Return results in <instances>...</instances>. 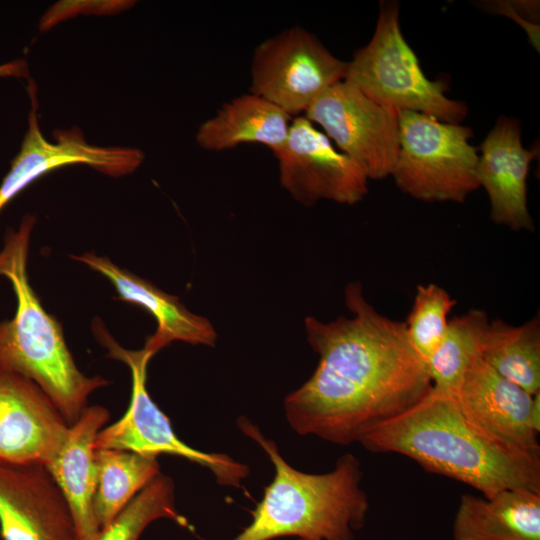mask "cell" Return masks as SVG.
Segmentation results:
<instances>
[{
	"label": "cell",
	"mask_w": 540,
	"mask_h": 540,
	"mask_svg": "<svg viewBox=\"0 0 540 540\" xmlns=\"http://www.w3.org/2000/svg\"><path fill=\"white\" fill-rule=\"evenodd\" d=\"M274 156L282 187L302 205L321 200L354 205L368 192L363 171L304 115L292 119Z\"/></svg>",
	"instance_id": "obj_10"
},
{
	"label": "cell",
	"mask_w": 540,
	"mask_h": 540,
	"mask_svg": "<svg viewBox=\"0 0 540 540\" xmlns=\"http://www.w3.org/2000/svg\"><path fill=\"white\" fill-rule=\"evenodd\" d=\"M485 311L471 309L449 319L446 333L426 361L432 387L455 395L472 362L480 357L482 341L489 325Z\"/></svg>",
	"instance_id": "obj_22"
},
{
	"label": "cell",
	"mask_w": 540,
	"mask_h": 540,
	"mask_svg": "<svg viewBox=\"0 0 540 540\" xmlns=\"http://www.w3.org/2000/svg\"><path fill=\"white\" fill-rule=\"evenodd\" d=\"M1 77H28V65L26 61L18 59L0 65Z\"/></svg>",
	"instance_id": "obj_25"
},
{
	"label": "cell",
	"mask_w": 540,
	"mask_h": 540,
	"mask_svg": "<svg viewBox=\"0 0 540 540\" xmlns=\"http://www.w3.org/2000/svg\"><path fill=\"white\" fill-rule=\"evenodd\" d=\"M97 486L93 510L100 530L160 472L156 457L117 449H95Z\"/></svg>",
	"instance_id": "obj_21"
},
{
	"label": "cell",
	"mask_w": 540,
	"mask_h": 540,
	"mask_svg": "<svg viewBox=\"0 0 540 540\" xmlns=\"http://www.w3.org/2000/svg\"><path fill=\"white\" fill-rule=\"evenodd\" d=\"M168 519L189 528V522L175 506L173 480L160 473L102 529L96 540H139L154 521Z\"/></svg>",
	"instance_id": "obj_23"
},
{
	"label": "cell",
	"mask_w": 540,
	"mask_h": 540,
	"mask_svg": "<svg viewBox=\"0 0 540 540\" xmlns=\"http://www.w3.org/2000/svg\"><path fill=\"white\" fill-rule=\"evenodd\" d=\"M92 331L108 351V357L124 362L131 371V398L127 411L115 423L106 425L97 435L95 449H117L143 456L161 454L179 456L209 469L223 486L239 488L249 468L221 453H207L185 444L171 422L153 401L146 388L147 367L154 356L145 348L128 350L119 345L102 321L95 318Z\"/></svg>",
	"instance_id": "obj_7"
},
{
	"label": "cell",
	"mask_w": 540,
	"mask_h": 540,
	"mask_svg": "<svg viewBox=\"0 0 540 540\" xmlns=\"http://www.w3.org/2000/svg\"><path fill=\"white\" fill-rule=\"evenodd\" d=\"M375 453H396L428 472L465 483L489 498L502 490L540 493V455L491 439L463 415L455 395L434 389L360 442Z\"/></svg>",
	"instance_id": "obj_2"
},
{
	"label": "cell",
	"mask_w": 540,
	"mask_h": 540,
	"mask_svg": "<svg viewBox=\"0 0 540 540\" xmlns=\"http://www.w3.org/2000/svg\"><path fill=\"white\" fill-rule=\"evenodd\" d=\"M28 92L32 105L28 129L0 185V212L28 185L56 168L83 164L119 177L134 172L143 162L144 154L140 149L90 145L76 127L55 131L56 142H49L39 128L36 86L32 80Z\"/></svg>",
	"instance_id": "obj_11"
},
{
	"label": "cell",
	"mask_w": 540,
	"mask_h": 540,
	"mask_svg": "<svg viewBox=\"0 0 540 540\" xmlns=\"http://www.w3.org/2000/svg\"><path fill=\"white\" fill-rule=\"evenodd\" d=\"M399 152L391 176L399 190L426 201L462 203L479 188L471 128L412 111L398 112Z\"/></svg>",
	"instance_id": "obj_6"
},
{
	"label": "cell",
	"mask_w": 540,
	"mask_h": 540,
	"mask_svg": "<svg viewBox=\"0 0 540 540\" xmlns=\"http://www.w3.org/2000/svg\"><path fill=\"white\" fill-rule=\"evenodd\" d=\"M519 4V7H520V12H528L529 14H532V15H536V12L538 13V11H536V2H533V4H530L531 2H528V1H521V2H518ZM506 7H508V9H504L502 7H500V9H504V10H507L509 12H513V13H510L509 16L512 17V16H516L515 13L518 12L516 9H512L510 7L509 4L505 3L504 4ZM499 6V5H498ZM516 18L517 20H522V21H525L521 16H520V13L514 17Z\"/></svg>",
	"instance_id": "obj_26"
},
{
	"label": "cell",
	"mask_w": 540,
	"mask_h": 540,
	"mask_svg": "<svg viewBox=\"0 0 540 540\" xmlns=\"http://www.w3.org/2000/svg\"><path fill=\"white\" fill-rule=\"evenodd\" d=\"M292 118L253 93L224 103L197 130L196 142L207 151H224L245 143L268 147L273 154L285 143Z\"/></svg>",
	"instance_id": "obj_19"
},
{
	"label": "cell",
	"mask_w": 540,
	"mask_h": 540,
	"mask_svg": "<svg viewBox=\"0 0 540 540\" xmlns=\"http://www.w3.org/2000/svg\"><path fill=\"white\" fill-rule=\"evenodd\" d=\"M476 177L488 195L490 217L514 231H533L527 176L538 150H527L516 118L501 116L480 145Z\"/></svg>",
	"instance_id": "obj_15"
},
{
	"label": "cell",
	"mask_w": 540,
	"mask_h": 540,
	"mask_svg": "<svg viewBox=\"0 0 540 540\" xmlns=\"http://www.w3.org/2000/svg\"><path fill=\"white\" fill-rule=\"evenodd\" d=\"M346 72L347 62L335 57L310 32L294 26L255 48L250 93L296 117L344 80Z\"/></svg>",
	"instance_id": "obj_8"
},
{
	"label": "cell",
	"mask_w": 540,
	"mask_h": 540,
	"mask_svg": "<svg viewBox=\"0 0 540 540\" xmlns=\"http://www.w3.org/2000/svg\"><path fill=\"white\" fill-rule=\"evenodd\" d=\"M237 424L266 452L275 476L252 511L250 524L231 540H354L365 524L369 500L361 487V464L353 454L342 455L327 473H304L291 467L276 443L247 418L240 417Z\"/></svg>",
	"instance_id": "obj_3"
},
{
	"label": "cell",
	"mask_w": 540,
	"mask_h": 540,
	"mask_svg": "<svg viewBox=\"0 0 540 540\" xmlns=\"http://www.w3.org/2000/svg\"><path fill=\"white\" fill-rule=\"evenodd\" d=\"M109 419L104 406H87L69 425L58 452L44 465L70 507L79 540H96L101 531L93 510L97 486L94 442Z\"/></svg>",
	"instance_id": "obj_17"
},
{
	"label": "cell",
	"mask_w": 540,
	"mask_h": 540,
	"mask_svg": "<svg viewBox=\"0 0 540 540\" xmlns=\"http://www.w3.org/2000/svg\"><path fill=\"white\" fill-rule=\"evenodd\" d=\"M535 395L477 357L455 397L463 415L482 433L511 449L540 455L539 431L532 421Z\"/></svg>",
	"instance_id": "obj_14"
},
{
	"label": "cell",
	"mask_w": 540,
	"mask_h": 540,
	"mask_svg": "<svg viewBox=\"0 0 540 540\" xmlns=\"http://www.w3.org/2000/svg\"><path fill=\"white\" fill-rule=\"evenodd\" d=\"M35 222L33 215H26L17 231L8 230L0 251V275L10 280L17 299L13 318L0 322V367L33 381L71 425L88 406L90 395L109 381L78 368L61 324L30 285L27 260Z\"/></svg>",
	"instance_id": "obj_4"
},
{
	"label": "cell",
	"mask_w": 540,
	"mask_h": 540,
	"mask_svg": "<svg viewBox=\"0 0 540 540\" xmlns=\"http://www.w3.org/2000/svg\"><path fill=\"white\" fill-rule=\"evenodd\" d=\"M455 304L456 300L434 283L417 287L404 324L412 348L425 363L442 341L448 327V315Z\"/></svg>",
	"instance_id": "obj_24"
},
{
	"label": "cell",
	"mask_w": 540,
	"mask_h": 540,
	"mask_svg": "<svg viewBox=\"0 0 540 540\" xmlns=\"http://www.w3.org/2000/svg\"><path fill=\"white\" fill-rule=\"evenodd\" d=\"M344 80L374 102L397 112H419L456 124L468 112L464 102L445 95L444 82L429 80L423 73L401 32L396 2L381 4L373 36L347 62Z\"/></svg>",
	"instance_id": "obj_5"
},
{
	"label": "cell",
	"mask_w": 540,
	"mask_h": 540,
	"mask_svg": "<svg viewBox=\"0 0 540 540\" xmlns=\"http://www.w3.org/2000/svg\"><path fill=\"white\" fill-rule=\"evenodd\" d=\"M345 303L350 318L328 323L305 319L307 339L319 362L312 376L284 399L294 431L338 445L360 443L432 388L426 363L412 348L404 322L379 313L359 282L347 285Z\"/></svg>",
	"instance_id": "obj_1"
},
{
	"label": "cell",
	"mask_w": 540,
	"mask_h": 540,
	"mask_svg": "<svg viewBox=\"0 0 540 540\" xmlns=\"http://www.w3.org/2000/svg\"><path fill=\"white\" fill-rule=\"evenodd\" d=\"M480 358L528 393H539V315L521 325H511L500 319L490 321L482 341Z\"/></svg>",
	"instance_id": "obj_20"
},
{
	"label": "cell",
	"mask_w": 540,
	"mask_h": 540,
	"mask_svg": "<svg viewBox=\"0 0 540 540\" xmlns=\"http://www.w3.org/2000/svg\"><path fill=\"white\" fill-rule=\"evenodd\" d=\"M299 540H301V539H299Z\"/></svg>",
	"instance_id": "obj_27"
},
{
	"label": "cell",
	"mask_w": 540,
	"mask_h": 540,
	"mask_svg": "<svg viewBox=\"0 0 540 540\" xmlns=\"http://www.w3.org/2000/svg\"><path fill=\"white\" fill-rule=\"evenodd\" d=\"M69 425L30 379L0 367V462L48 463Z\"/></svg>",
	"instance_id": "obj_13"
},
{
	"label": "cell",
	"mask_w": 540,
	"mask_h": 540,
	"mask_svg": "<svg viewBox=\"0 0 540 540\" xmlns=\"http://www.w3.org/2000/svg\"><path fill=\"white\" fill-rule=\"evenodd\" d=\"M2 540H79L70 507L43 464L0 462Z\"/></svg>",
	"instance_id": "obj_12"
},
{
	"label": "cell",
	"mask_w": 540,
	"mask_h": 540,
	"mask_svg": "<svg viewBox=\"0 0 540 540\" xmlns=\"http://www.w3.org/2000/svg\"><path fill=\"white\" fill-rule=\"evenodd\" d=\"M304 116L319 125L368 180L392 174L399 152L396 110L374 102L342 80L322 93Z\"/></svg>",
	"instance_id": "obj_9"
},
{
	"label": "cell",
	"mask_w": 540,
	"mask_h": 540,
	"mask_svg": "<svg viewBox=\"0 0 540 540\" xmlns=\"http://www.w3.org/2000/svg\"><path fill=\"white\" fill-rule=\"evenodd\" d=\"M452 533L454 540H540V493L507 489L489 498L464 494Z\"/></svg>",
	"instance_id": "obj_18"
},
{
	"label": "cell",
	"mask_w": 540,
	"mask_h": 540,
	"mask_svg": "<svg viewBox=\"0 0 540 540\" xmlns=\"http://www.w3.org/2000/svg\"><path fill=\"white\" fill-rule=\"evenodd\" d=\"M70 257L105 276L117 291L118 299L143 307L155 318L157 328L143 347L149 352L155 355L173 341L215 345L217 333L211 322L189 311L177 296L119 267L108 257L91 252Z\"/></svg>",
	"instance_id": "obj_16"
}]
</instances>
